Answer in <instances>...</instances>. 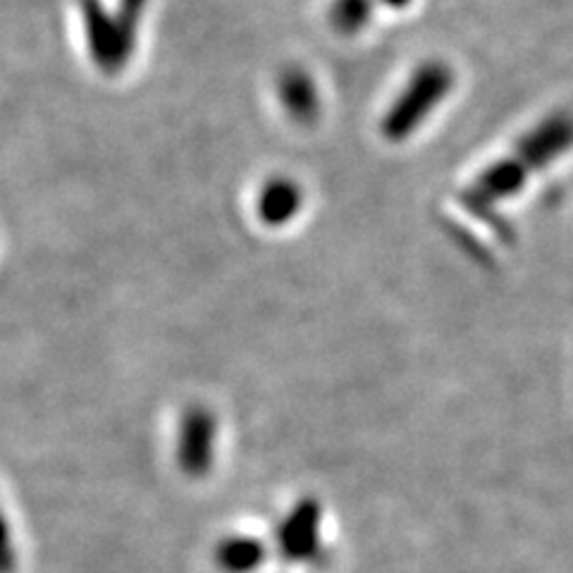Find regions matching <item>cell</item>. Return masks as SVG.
I'll return each mask as SVG.
<instances>
[{"label": "cell", "mask_w": 573, "mask_h": 573, "mask_svg": "<svg viewBox=\"0 0 573 573\" xmlns=\"http://www.w3.org/2000/svg\"><path fill=\"white\" fill-rule=\"evenodd\" d=\"M213 425L204 413H194L186 419V428L182 435V463L190 471H202L208 463V437H213Z\"/></svg>", "instance_id": "52a82bcc"}, {"label": "cell", "mask_w": 573, "mask_h": 573, "mask_svg": "<svg viewBox=\"0 0 573 573\" xmlns=\"http://www.w3.org/2000/svg\"><path fill=\"white\" fill-rule=\"evenodd\" d=\"M569 149H573V115L559 111L532 127L518 141L514 153L522 156L532 172H538L562 158Z\"/></svg>", "instance_id": "277c9868"}, {"label": "cell", "mask_w": 573, "mask_h": 573, "mask_svg": "<svg viewBox=\"0 0 573 573\" xmlns=\"http://www.w3.org/2000/svg\"><path fill=\"white\" fill-rule=\"evenodd\" d=\"M84 42L91 62L103 75H119L135 58L137 48L127 42L115 10L105 8L103 0H79Z\"/></svg>", "instance_id": "7a4b0ae2"}, {"label": "cell", "mask_w": 573, "mask_h": 573, "mask_svg": "<svg viewBox=\"0 0 573 573\" xmlns=\"http://www.w3.org/2000/svg\"><path fill=\"white\" fill-rule=\"evenodd\" d=\"M316 524H318L316 506L303 504L295 514V518L289 522V526H285V548L289 550L291 557H306L303 552L313 550Z\"/></svg>", "instance_id": "9c48e42d"}, {"label": "cell", "mask_w": 573, "mask_h": 573, "mask_svg": "<svg viewBox=\"0 0 573 573\" xmlns=\"http://www.w3.org/2000/svg\"><path fill=\"white\" fill-rule=\"evenodd\" d=\"M220 559H222L225 569L244 571V569H253L259 564L261 550L253 540H237V542L225 545L222 552H220Z\"/></svg>", "instance_id": "30bf717a"}, {"label": "cell", "mask_w": 573, "mask_h": 573, "mask_svg": "<svg viewBox=\"0 0 573 573\" xmlns=\"http://www.w3.org/2000/svg\"><path fill=\"white\" fill-rule=\"evenodd\" d=\"M532 175L530 165L522 156H506L502 161L490 163L461 194V202L471 210H488L500 206L509 198L522 194L528 177Z\"/></svg>", "instance_id": "3957f363"}, {"label": "cell", "mask_w": 573, "mask_h": 573, "mask_svg": "<svg viewBox=\"0 0 573 573\" xmlns=\"http://www.w3.org/2000/svg\"><path fill=\"white\" fill-rule=\"evenodd\" d=\"M455 89V70L445 60H425L419 65L399 96L390 103L380 119V135L390 144H402L413 137L425 119Z\"/></svg>", "instance_id": "6da1fadb"}, {"label": "cell", "mask_w": 573, "mask_h": 573, "mask_svg": "<svg viewBox=\"0 0 573 573\" xmlns=\"http://www.w3.org/2000/svg\"><path fill=\"white\" fill-rule=\"evenodd\" d=\"M10 564V542H8V528L0 518V569H5Z\"/></svg>", "instance_id": "8fae6325"}, {"label": "cell", "mask_w": 573, "mask_h": 573, "mask_svg": "<svg viewBox=\"0 0 573 573\" xmlns=\"http://www.w3.org/2000/svg\"><path fill=\"white\" fill-rule=\"evenodd\" d=\"M373 5H376V0H332L330 24L344 36H356L368 26Z\"/></svg>", "instance_id": "ba28073f"}, {"label": "cell", "mask_w": 573, "mask_h": 573, "mask_svg": "<svg viewBox=\"0 0 573 573\" xmlns=\"http://www.w3.org/2000/svg\"><path fill=\"white\" fill-rule=\"evenodd\" d=\"M277 101L291 123L311 127L318 123L323 111L321 91H318L311 72L303 68H287L277 77Z\"/></svg>", "instance_id": "5b68a950"}, {"label": "cell", "mask_w": 573, "mask_h": 573, "mask_svg": "<svg viewBox=\"0 0 573 573\" xmlns=\"http://www.w3.org/2000/svg\"><path fill=\"white\" fill-rule=\"evenodd\" d=\"M378 3H382L385 8H392V10H404L413 3V0H378Z\"/></svg>", "instance_id": "7c38bea8"}, {"label": "cell", "mask_w": 573, "mask_h": 573, "mask_svg": "<svg viewBox=\"0 0 573 573\" xmlns=\"http://www.w3.org/2000/svg\"><path fill=\"white\" fill-rule=\"evenodd\" d=\"M303 190L291 177H273L261 186L256 198V213L268 228H283L291 222L303 206Z\"/></svg>", "instance_id": "8992f818"}]
</instances>
